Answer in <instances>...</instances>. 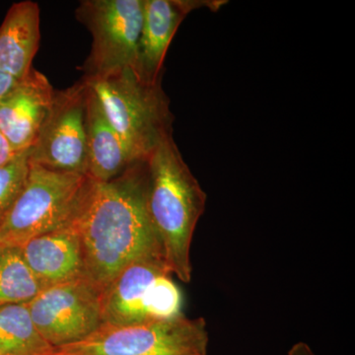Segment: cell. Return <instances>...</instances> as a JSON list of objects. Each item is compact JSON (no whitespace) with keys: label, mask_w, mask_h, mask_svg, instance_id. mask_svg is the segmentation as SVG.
<instances>
[{"label":"cell","mask_w":355,"mask_h":355,"mask_svg":"<svg viewBox=\"0 0 355 355\" xmlns=\"http://www.w3.org/2000/svg\"><path fill=\"white\" fill-rule=\"evenodd\" d=\"M183 294L162 260L137 261L103 291V324L130 326L182 316Z\"/></svg>","instance_id":"8992f818"},{"label":"cell","mask_w":355,"mask_h":355,"mask_svg":"<svg viewBox=\"0 0 355 355\" xmlns=\"http://www.w3.org/2000/svg\"><path fill=\"white\" fill-rule=\"evenodd\" d=\"M83 80L95 93L135 162L146 160L166 137L173 135L174 116L162 83H144L132 69Z\"/></svg>","instance_id":"277c9868"},{"label":"cell","mask_w":355,"mask_h":355,"mask_svg":"<svg viewBox=\"0 0 355 355\" xmlns=\"http://www.w3.org/2000/svg\"><path fill=\"white\" fill-rule=\"evenodd\" d=\"M209 333L202 318L182 316L167 321L109 326L55 349L58 355H207Z\"/></svg>","instance_id":"5b68a950"},{"label":"cell","mask_w":355,"mask_h":355,"mask_svg":"<svg viewBox=\"0 0 355 355\" xmlns=\"http://www.w3.org/2000/svg\"><path fill=\"white\" fill-rule=\"evenodd\" d=\"M19 80L0 70V101Z\"/></svg>","instance_id":"d6986e66"},{"label":"cell","mask_w":355,"mask_h":355,"mask_svg":"<svg viewBox=\"0 0 355 355\" xmlns=\"http://www.w3.org/2000/svg\"><path fill=\"white\" fill-rule=\"evenodd\" d=\"M18 248L44 289L86 279L83 245L76 224L37 236Z\"/></svg>","instance_id":"7c38bea8"},{"label":"cell","mask_w":355,"mask_h":355,"mask_svg":"<svg viewBox=\"0 0 355 355\" xmlns=\"http://www.w3.org/2000/svg\"><path fill=\"white\" fill-rule=\"evenodd\" d=\"M41 11L37 2H17L7 11L0 26V70L24 78L31 69L41 39Z\"/></svg>","instance_id":"4fadbf2b"},{"label":"cell","mask_w":355,"mask_h":355,"mask_svg":"<svg viewBox=\"0 0 355 355\" xmlns=\"http://www.w3.org/2000/svg\"><path fill=\"white\" fill-rule=\"evenodd\" d=\"M288 355H315V354L307 343H298L291 347L288 352Z\"/></svg>","instance_id":"ffe728a7"},{"label":"cell","mask_w":355,"mask_h":355,"mask_svg":"<svg viewBox=\"0 0 355 355\" xmlns=\"http://www.w3.org/2000/svg\"><path fill=\"white\" fill-rule=\"evenodd\" d=\"M27 306L53 349L81 342L103 324V291L87 279L46 287Z\"/></svg>","instance_id":"ba28073f"},{"label":"cell","mask_w":355,"mask_h":355,"mask_svg":"<svg viewBox=\"0 0 355 355\" xmlns=\"http://www.w3.org/2000/svg\"><path fill=\"white\" fill-rule=\"evenodd\" d=\"M94 180L29 161L22 190L0 224V246L19 247L37 236L74 225Z\"/></svg>","instance_id":"3957f363"},{"label":"cell","mask_w":355,"mask_h":355,"mask_svg":"<svg viewBox=\"0 0 355 355\" xmlns=\"http://www.w3.org/2000/svg\"><path fill=\"white\" fill-rule=\"evenodd\" d=\"M86 110V151L88 176L99 183L121 176L135 161L89 87Z\"/></svg>","instance_id":"5bb4252c"},{"label":"cell","mask_w":355,"mask_h":355,"mask_svg":"<svg viewBox=\"0 0 355 355\" xmlns=\"http://www.w3.org/2000/svg\"><path fill=\"white\" fill-rule=\"evenodd\" d=\"M55 89L35 69L0 101V132L17 153L31 148L53 104Z\"/></svg>","instance_id":"8fae6325"},{"label":"cell","mask_w":355,"mask_h":355,"mask_svg":"<svg viewBox=\"0 0 355 355\" xmlns=\"http://www.w3.org/2000/svg\"><path fill=\"white\" fill-rule=\"evenodd\" d=\"M147 212L161 254L172 275L191 277V245L205 209L207 193L184 162L173 135L146 159Z\"/></svg>","instance_id":"7a4b0ae2"},{"label":"cell","mask_w":355,"mask_h":355,"mask_svg":"<svg viewBox=\"0 0 355 355\" xmlns=\"http://www.w3.org/2000/svg\"><path fill=\"white\" fill-rule=\"evenodd\" d=\"M51 355H58V354H51Z\"/></svg>","instance_id":"7402d4cb"},{"label":"cell","mask_w":355,"mask_h":355,"mask_svg":"<svg viewBox=\"0 0 355 355\" xmlns=\"http://www.w3.org/2000/svg\"><path fill=\"white\" fill-rule=\"evenodd\" d=\"M76 16L92 35L81 79L103 78L125 69L135 72L144 0H83Z\"/></svg>","instance_id":"52a82bcc"},{"label":"cell","mask_w":355,"mask_h":355,"mask_svg":"<svg viewBox=\"0 0 355 355\" xmlns=\"http://www.w3.org/2000/svg\"><path fill=\"white\" fill-rule=\"evenodd\" d=\"M19 154L14 150L11 144L7 141L4 135L0 132V168L12 162L14 159L17 157Z\"/></svg>","instance_id":"ac0fdd59"},{"label":"cell","mask_w":355,"mask_h":355,"mask_svg":"<svg viewBox=\"0 0 355 355\" xmlns=\"http://www.w3.org/2000/svg\"><path fill=\"white\" fill-rule=\"evenodd\" d=\"M53 352L35 326L27 303L0 306V355H51Z\"/></svg>","instance_id":"9a60e30c"},{"label":"cell","mask_w":355,"mask_h":355,"mask_svg":"<svg viewBox=\"0 0 355 355\" xmlns=\"http://www.w3.org/2000/svg\"><path fill=\"white\" fill-rule=\"evenodd\" d=\"M226 1L144 0V20L137 49L135 73L148 84L162 83L166 53L187 16L196 9L216 10Z\"/></svg>","instance_id":"30bf717a"},{"label":"cell","mask_w":355,"mask_h":355,"mask_svg":"<svg viewBox=\"0 0 355 355\" xmlns=\"http://www.w3.org/2000/svg\"><path fill=\"white\" fill-rule=\"evenodd\" d=\"M43 289L19 248L4 247L0 252V306L28 303Z\"/></svg>","instance_id":"2e32d148"},{"label":"cell","mask_w":355,"mask_h":355,"mask_svg":"<svg viewBox=\"0 0 355 355\" xmlns=\"http://www.w3.org/2000/svg\"><path fill=\"white\" fill-rule=\"evenodd\" d=\"M29 171L28 150L0 168V224L18 197Z\"/></svg>","instance_id":"e0dca14e"},{"label":"cell","mask_w":355,"mask_h":355,"mask_svg":"<svg viewBox=\"0 0 355 355\" xmlns=\"http://www.w3.org/2000/svg\"><path fill=\"white\" fill-rule=\"evenodd\" d=\"M146 184V160L111 181H95L77 219L86 279L103 291L132 263L163 261L147 212Z\"/></svg>","instance_id":"6da1fadb"},{"label":"cell","mask_w":355,"mask_h":355,"mask_svg":"<svg viewBox=\"0 0 355 355\" xmlns=\"http://www.w3.org/2000/svg\"><path fill=\"white\" fill-rule=\"evenodd\" d=\"M4 247L0 246V252L2 251V249H3Z\"/></svg>","instance_id":"44dd1931"},{"label":"cell","mask_w":355,"mask_h":355,"mask_svg":"<svg viewBox=\"0 0 355 355\" xmlns=\"http://www.w3.org/2000/svg\"><path fill=\"white\" fill-rule=\"evenodd\" d=\"M88 91L83 79L64 90H55L50 113L28 150L30 162L55 171L88 175Z\"/></svg>","instance_id":"9c48e42d"}]
</instances>
